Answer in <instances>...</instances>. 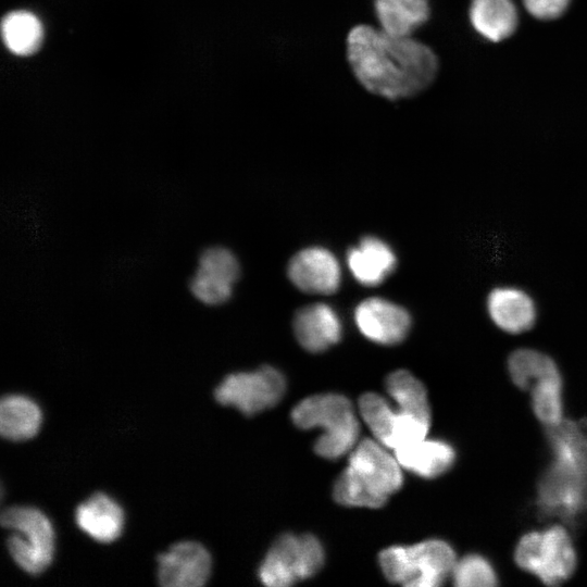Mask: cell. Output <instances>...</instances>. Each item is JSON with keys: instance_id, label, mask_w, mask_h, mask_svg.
Segmentation results:
<instances>
[{"instance_id": "obj_11", "label": "cell", "mask_w": 587, "mask_h": 587, "mask_svg": "<svg viewBox=\"0 0 587 587\" xmlns=\"http://www.w3.org/2000/svg\"><path fill=\"white\" fill-rule=\"evenodd\" d=\"M210 572V553L196 541L175 544L158 557V578L164 587H200Z\"/></svg>"}, {"instance_id": "obj_22", "label": "cell", "mask_w": 587, "mask_h": 587, "mask_svg": "<svg viewBox=\"0 0 587 587\" xmlns=\"http://www.w3.org/2000/svg\"><path fill=\"white\" fill-rule=\"evenodd\" d=\"M382 29L397 36H410L429 16L428 0H375Z\"/></svg>"}, {"instance_id": "obj_21", "label": "cell", "mask_w": 587, "mask_h": 587, "mask_svg": "<svg viewBox=\"0 0 587 587\" xmlns=\"http://www.w3.org/2000/svg\"><path fill=\"white\" fill-rule=\"evenodd\" d=\"M470 17L474 28L491 41L509 37L517 24V12L511 0H473Z\"/></svg>"}, {"instance_id": "obj_24", "label": "cell", "mask_w": 587, "mask_h": 587, "mask_svg": "<svg viewBox=\"0 0 587 587\" xmlns=\"http://www.w3.org/2000/svg\"><path fill=\"white\" fill-rule=\"evenodd\" d=\"M389 396L398 410L430 423V409L424 385L410 372L399 370L386 379Z\"/></svg>"}, {"instance_id": "obj_23", "label": "cell", "mask_w": 587, "mask_h": 587, "mask_svg": "<svg viewBox=\"0 0 587 587\" xmlns=\"http://www.w3.org/2000/svg\"><path fill=\"white\" fill-rule=\"evenodd\" d=\"M1 33L5 47L16 55L34 53L42 41V25L27 11L9 13L2 20Z\"/></svg>"}, {"instance_id": "obj_19", "label": "cell", "mask_w": 587, "mask_h": 587, "mask_svg": "<svg viewBox=\"0 0 587 587\" xmlns=\"http://www.w3.org/2000/svg\"><path fill=\"white\" fill-rule=\"evenodd\" d=\"M507 367L513 384L530 391L538 385L562 378L555 361L533 348H519L510 353Z\"/></svg>"}, {"instance_id": "obj_16", "label": "cell", "mask_w": 587, "mask_h": 587, "mask_svg": "<svg viewBox=\"0 0 587 587\" xmlns=\"http://www.w3.org/2000/svg\"><path fill=\"white\" fill-rule=\"evenodd\" d=\"M349 270L362 285L375 286L383 283L397 265L396 254L382 239L366 236L347 254Z\"/></svg>"}, {"instance_id": "obj_10", "label": "cell", "mask_w": 587, "mask_h": 587, "mask_svg": "<svg viewBox=\"0 0 587 587\" xmlns=\"http://www.w3.org/2000/svg\"><path fill=\"white\" fill-rule=\"evenodd\" d=\"M239 275L240 264L235 253L226 247L212 246L199 255L189 291L203 305H221L232 297Z\"/></svg>"}, {"instance_id": "obj_26", "label": "cell", "mask_w": 587, "mask_h": 587, "mask_svg": "<svg viewBox=\"0 0 587 587\" xmlns=\"http://www.w3.org/2000/svg\"><path fill=\"white\" fill-rule=\"evenodd\" d=\"M562 378L545 382L533 388L532 408L537 419L547 427L563 421Z\"/></svg>"}, {"instance_id": "obj_17", "label": "cell", "mask_w": 587, "mask_h": 587, "mask_svg": "<svg viewBox=\"0 0 587 587\" xmlns=\"http://www.w3.org/2000/svg\"><path fill=\"white\" fill-rule=\"evenodd\" d=\"M77 526L99 542H112L122 533V508L110 497L98 492L80 503L75 511Z\"/></svg>"}, {"instance_id": "obj_5", "label": "cell", "mask_w": 587, "mask_h": 587, "mask_svg": "<svg viewBox=\"0 0 587 587\" xmlns=\"http://www.w3.org/2000/svg\"><path fill=\"white\" fill-rule=\"evenodd\" d=\"M386 578L408 587L440 586L452 575L457 558L444 540L429 539L412 546H392L379 553Z\"/></svg>"}, {"instance_id": "obj_9", "label": "cell", "mask_w": 587, "mask_h": 587, "mask_svg": "<svg viewBox=\"0 0 587 587\" xmlns=\"http://www.w3.org/2000/svg\"><path fill=\"white\" fill-rule=\"evenodd\" d=\"M286 382L272 366L253 372L227 375L215 388L214 397L223 405H230L245 415H253L275 405L284 396Z\"/></svg>"}, {"instance_id": "obj_13", "label": "cell", "mask_w": 587, "mask_h": 587, "mask_svg": "<svg viewBox=\"0 0 587 587\" xmlns=\"http://www.w3.org/2000/svg\"><path fill=\"white\" fill-rule=\"evenodd\" d=\"M288 277L300 290L329 295L340 285V266L336 257L322 247L305 248L288 263Z\"/></svg>"}, {"instance_id": "obj_4", "label": "cell", "mask_w": 587, "mask_h": 587, "mask_svg": "<svg viewBox=\"0 0 587 587\" xmlns=\"http://www.w3.org/2000/svg\"><path fill=\"white\" fill-rule=\"evenodd\" d=\"M291 419L302 429L322 428L323 434L314 444L322 458L338 459L355 447L359 422L351 402L342 395L308 397L294 408Z\"/></svg>"}, {"instance_id": "obj_18", "label": "cell", "mask_w": 587, "mask_h": 587, "mask_svg": "<svg viewBox=\"0 0 587 587\" xmlns=\"http://www.w3.org/2000/svg\"><path fill=\"white\" fill-rule=\"evenodd\" d=\"M400 465L425 478L437 477L447 472L455 460L451 445L426 437L394 450Z\"/></svg>"}, {"instance_id": "obj_25", "label": "cell", "mask_w": 587, "mask_h": 587, "mask_svg": "<svg viewBox=\"0 0 587 587\" xmlns=\"http://www.w3.org/2000/svg\"><path fill=\"white\" fill-rule=\"evenodd\" d=\"M359 410L377 441L388 448L401 419V412L390 407L384 397L374 392L361 396Z\"/></svg>"}, {"instance_id": "obj_8", "label": "cell", "mask_w": 587, "mask_h": 587, "mask_svg": "<svg viewBox=\"0 0 587 587\" xmlns=\"http://www.w3.org/2000/svg\"><path fill=\"white\" fill-rule=\"evenodd\" d=\"M324 550L309 534H284L270 548L259 578L268 587H286L313 576L323 565Z\"/></svg>"}, {"instance_id": "obj_27", "label": "cell", "mask_w": 587, "mask_h": 587, "mask_svg": "<svg viewBox=\"0 0 587 587\" xmlns=\"http://www.w3.org/2000/svg\"><path fill=\"white\" fill-rule=\"evenodd\" d=\"M451 577L459 587H489L497 584V575L490 562L475 553L457 561Z\"/></svg>"}, {"instance_id": "obj_28", "label": "cell", "mask_w": 587, "mask_h": 587, "mask_svg": "<svg viewBox=\"0 0 587 587\" xmlns=\"http://www.w3.org/2000/svg\"><path fill=\"white\" fill-rule=\"evenodd\" d=\"M528 13L540 20L560 16L567 8L569 0H523Z\"/></svg>"}, {"instance_id": "obj_7", "label": "cell", "mask_w": 587, "mask_h": 587, "mask_svg": "<svg viewBox=\"0 0 587 587\" xmlns=\"http://www.w3.org/2000/svg\"><path fill=\"white\" fill-rule=\"evenodd\" d=\"M1 524L13 533L7 539L14 562L26 573L43 572L53 555L54 534L49 519L38 509L14 505L2 511Z\"/></svg>"}, {"instance_id": "obj_15", "label": "cell", "mask_w": 587, "mask_h": 587, "mask_svg": "<svg viewBox=\"0 0 587 587\" xmlns=\"http://www.w3.org/2000/svg\"><path fill=\"white\" fill-rule=\"evenodd\" d=\"M298 342L310 352H322L337 344L341 337V322L336 311L325 303L299 309L294 317Z\"/></svg>"}, {"instance_id": "obj_14", "label": "cell", "mask_w": 587, "mask_h": 587, "mask_svg": "<svg viewBox=\"0 0 587 587\" xmlns=\"http://www.w3.org/2000/svg\"><path fill=\"white\" fill-rule=\"evenodd\" d=\"M486 309L494 325L511 335L528 332L538 317L533 297L515 286H498L491 289L486 299Z\"/></svg>"}, {"instance_id": "obj_6", "label": "cell", "mask_w": 587, "mask_h": 587, "mask_svg": "<svg viewBox=\"0 0 587 587\" xmlns=\"http://www.w3.org/2000/svg\"><path fill=\"white\" fill-rule=\"evenodd\" d=\"M514 559L522 570L551 586L569 579L577 562L571 536L560 525L523 535L515 547Z\"/></svg>"}, {"instance_id": "obj_20", "label": "cell", "mask_w": 587, "mask_h": 587, "mask_svg": "<svg viewBox=\"0 0 587 587\" xmlns=\"http://www.w3.org/2000/svg\"><path fill=\"white\" fill-rule=\"evenodd\" d=\"M41 411L30 398L8 395L0 402V433L12 441L33 438L41 425Z\"/></svg>"}, {"instance_id": "obj_1", "label": "cell", "mask_w": 587, "mask_h": 587, "mask_svg": "<svg viewBox=\"0 0 587 587\" xmlns=\"http://www.w3.org/2000/svg\"><path fill=\"white\" fill-rule=\"evenodd\" d=\"M351 68L370 92L389 100L413 97L434 80L438 61L424 43L369 25L353 27L347 39Z\"/></svg>"}, {"instance_id": "obj_3", "label": "cell", "mask_w": 587, "mask_h": 587, "mask_svg": "<svg viewBox=\"0 0 587 587\" xmlns=\"http://www.w3.org/2000/svg\"><path fill=\"white\" fill-rule=\"evenodd\" d=\"M379 441L365 439L350 453L334 486L335 500L348 507L380 508L402 485L401 465Z\"/></svg>"}, {"instance_id": "obj_2", "label": "cell", "mask_w": 587, "mask_h": 587, "mask_svg": "<svg viewBox=\"0 0 587 587\" xmlns=\"http://www.w3.org/2000/svg\"><path fill=\"white\" fill-rule=\"evenodd\" d=\"M553 460L538 484L542 512L574 519L587 509V434L570 421L547 427Z\"/></svg>"}, {"instance_id": "obj_12", "label": "cell", "mask_w": 587, "mask_h": 587, "mask_svg": "<svg viewBox=\"0 0 587 587\" xmlns=\"http://www.w3.org/2000/svg\"><path fill=\"white\" fill-rule=\"evenodd\" d=\"M354 321L364 337L379 345L401 342L411 327V316L405 309L376 297L358 304Z\"/></svg>"}]
</instances>
